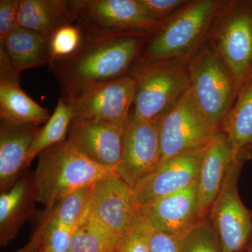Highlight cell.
Returning a JSON list of instances; mask_svg holds the SVG:
<instances>
[{
  "instance_id": "27",
  "label": "cell",
  "mask_w": 252,
  "mask_h": 252,
  "mask_svg": "<svg viewBox=\"0 0 252 252\" xmlns=\"http://www.w3.org/2000/svg\"><path fill=\"white\" fill-rule=\"evenodd\" d=\"M42 237V247L58 251H69L76 229L46 216L38 228Z\"/></svg>"
},
{
  "instance_id": "1",
  "label": "cell",
  "mask_w": 252,
  "mask_h": 252,
  "mask_svg": "<svg viewBox=\"0 0 252 252\" xmlns=\"http://www.w3.org/2000/svg\"><path fill=\"white\" fill-rule=\"evenodd\" d=\"M82 32V40L77 51L68 57L53 61L49 65L63 94L130 74L150 36Z\"/></svg>"
},
{
  "instance_id": "3",
  "label": "cell",
  "mask_w": 252,
  "mask_h": 252,
  "mask_svg": "<svg viewBox=\"0 0 252 252\" xmlns=\"http://www.w3.org/2000/svg\"><path fill=\"white\" fill-rule=\"evenodd\" d=\"M221 4L217 0L190 1L149 36L138 63L187 60L211 31Z\"/></svg>"
},
{
  "instance_id": "26",
  "label": "cell",
  "mask_w": 252,
  "mask_h": 252,
  "mask_svg": "<svg viewBox=\"0 0 252 252\" xmlns=\"http://www.w3.org/2000/svg\"><path fill=\"white\" fill-rule=\"evenodd\" d=\"M178 238L180 252H223L220 238L207 219Z\"/></svg>"
},
{
  "instance_id": "29",
  "label": "cell",
  "mask_w": 252,
  "mask_h": 252,
  "mask_svg": "<svg viewBox=\"0 0 252 252\" xmlns=\"http://www.w3.org/2000/svg\"><path fill=\"white\" fill-rule=\"evenodd\" d=\"M152 228L143 217L122 238L118 252H149V241Z\"/></svg>"
},
{
  "instance_id": "21",
  "label": "cell",
  "mask_w": 252,
  "mask_h": 252,
  "mask_svg": "<svg viewBox=\"0 0 252 252\" xmlns=\"http://www.w3.org/2000/svg\"><path fill=\"white\" fill-rule=\"evenodd\" d=\"M0 46L4 47L15 70L20 74L51 64L50 41L35 31L18 26Z\"/></svg>"
},
{
  "instance_id": "12",
  "label": "cell",
  "mask_w": 252,
  "mask_h": 252,
  "mask_svg": "<svg viewBox=\"0 0 252 252\" xmlns=\"http://www.w3.org/2000/svg\"><path fill=\"white\" fill-rule=\"evenodd\" d=\"M90 208L94 216L121 238L144 217L142 205L133 189L115 172L93 186Z\"/></svg>"
},
{
  "instance_id": "10",
  "label": "cell",
  "mask_w": 252,
  "mask_h": 252,
  "mask_svg": "<svg viewBox=\"0 0 252 252\" xmlns=\"http://www.w3.org/2000/svg\"><path fill=\"white\" fill-rule=\"evenodd\" d=\"M158 130L161 149L160 163L205 145L216 133L199 111L190 89L158 119Z\"/></svg>"
},
{
  "instance_id": "30",
  "label": "cell",
  "mask_w": 252,
  "mask_h": 252,
  "mask_svg": "<svg viewBox=\"0 0 252 252\" xmlns=\"http://www.w3.org/2000/svg\"><path fill=\"white\" fill-rule=\"evenodd\" d=\"M139 1L151 16L162 22L190 2L185 0H139Z\"/></svg>"
},
{
  "instance_id": "33",
  "label": "cell",
  "mask_w": 252,
  "mask_h": 252,
  "mask_svg": "<svg viewBox=\"0 0 252 252\" xmlns=\"http://www.w3.org/2000/svg\"><path fill=\"white\" fill-rule=\"evenodd\" d=\"M42 237H41L40 232L37 230L35 234L27 245L14 252H38L42 247Z\"/></svg>"
},
{
  "instance_id": "24",
  "label": "cell",
  "mask_w": 252,
  "mask_h": 252,
  "mask_svg": "<svg viewBox=\"0 0 252 252\" xmlns=\"http://www.w3.org/2000/svg\"><path fill=\"white\" fill-rule=\"evenodd\" d=\"M74 115L70 106L62 97L59 99L48 122L39 128L30 149L28 164L43 151L67 140V135Z\"/></svg>"
},
{
  "instance_id": "9",
  "label": "cell",
  "mask_w": 252,
  "mask_h": 252,
  "mask_svg": "<svg viewBox=\"0 0 252 252\" xmlns=\"http://www.w3.org/2000/svg\"><path fill=\"white\" fill-rule=\"evenodd\" d=\"M135 81L130 74L92 84L63 94L73 119L103 121L125 126L135 98Z\"/></svg>"
},
{
  "instance_id": "7",
  "label": "cell",
  "mask_w": 252,
  "mask_h": 252,
  "mask_svg": "<svg viewBox=\"0 0 252 252\" xmlns=\"http://www.w3.org/2000/svg\"><path fill=\"white\" fill-rule=\"evenodd\" d=\"M76 22L88 32L153 34L162 21L151 16L139 0H72Z\"/></svg>"
},
{
  "instance_id": "6",
  "label": "cell",
  "mask_w": 252,
  "mask_h": 252,
  "mask_svg": "<svg viewBox=\"0 0 252 252\" xmlns=\"http://www.w3.org/2000/svg\"><path fill=\"white\" fill-rule=\"evenodd\" d=\"M221 6L210 47L231 72L240 92L252 75V1H231L223 10Z\"/></svg>"
},
{
  "instance_id": "37",
  "label": "cell",
  "mask_w": 252,
  "mask_h": 252,
  "mask_svg": "<svg viewBox=\"0 0 252 252\" xmlns=\"http://www.w3.org/2000/svg\"><path fill=\"white\" fill-rule=\"evenodd\" d=\"M247 252V251H246V252Z\"/></svg>"
},
{
  "instance_id": "2",
  "label": "cell",
  "mask_w": 252,
  "mask_h": 252,
  "mask_svg": "<svg viewBox=\"0 0 252 252\" xmlns=\"http://www.w3.org/2000/svg\"><path fill=\"white\" fill-rule=\"evenodd\" d=\"M112 173L85 157L67 140L55 144L38 156L32 175L36 203L50 210L69 194L93 187Z\"/></svg>"
},
{
  "instance_id": "19",
  "label": "cell",
  "mask_w": 252,
  "mask_h": 252,
  "mask_svg": "<svg viewBox=\"0 0 252 252\" xmlns=\"http://www.w3.org/2000/svg\"><path fill=\"white\" fill-rule=\"evenodd\" d=\"M32 175L24 174L12 188L0 195V244L12 241L23 223L36 211Z\"/></svg>"
},
{
  "instance_id": "18",
  "label": "cell",
  "mask_w": 252,
  "mask_h": 252,
  "mask_svg": "<svg viewBox=\"0 0 252 252\" xmlns=\"http://www.w3.org/2000/svg\"><path fill=\"white\" fill-rule=\"evenodd\" d=\"M40 127L33 124L0 122V190H9L22 177L30 149Z\"/></svg>"
},
{
  "instance_id": "25",
  "label": "cell",
  "mask_w": 252,
  "mask_h": 252,
  "mask_svg": "<svg viewBox=\"0 0 252 252\" xmlns=\"http://www.w3.org/2000/svg\"><path fill=\"white\" fill-rule=\"evenodd\" d=\"M91 188L81 189L69 194L54 207L46 210V216L76 229L90 212Z\"/></svg>"
},
{
  "instance_id": "5",
  "label": "cell",
  "mask_w": 252,
  "mask_h": 252,
  "mask_svg": "<svg viewBox=\"0 0 252 252\" xmlns=\"http://www.w3.org/2000/svg\"><path fill=\"white\" fill-rule=\"evenodd\" d=\"M188 66L192 97L212 130L219 132L238 97L236 81L210 46L189 60Z\"/></svg>"
},
{
  "instance_id": "23",
  "label": "cell",
  "mask_w": 252,
  "mask_h": 252,
  "mask_svg": "<svg viewBox=\"0 0 252 252\" xmlns=\"http://www.w3.org/2000/svg\"><path fill=\"white\" fill-rule=\"evenodd\" d=\"M122 238L104 224L90 210L76 228L69 251L118 252Z\"/></svg>"
},
{
  "instance_id": "38",
  "label": "cell",
  "mask_w": 252,
  "mask_h": 252,
  "mask_svg": "<svg viewBox=\"0 0 252 252\" xmlns=\"http://www.w3.org/2000/svg\"></svg>"
},
{
  "instance_id": "22",
  "label": "cell",
  "mask_w": 252,
  "mask_h": 252,
  "mask_svg": "<svg viewBox=\"0 0 252 252\" xmlns=\"http://www.w3.org/2000/svg\"><path fill=\"white\" fill-rule=\"evenodd\" d=\"M225 134L235 157L252 154V75L239 92L233 108L220 130Z\"/></svg>"
},
{
  "instance_id": "11",
  "label": "cell",
  "mask_w": 252,
  "mask_h": 252,
  "mask_svg": "<svg viewBox=\"0 0 252 252\" xmlns=\"http://www.w3.org/2000/svg\"><path fill=\"white\" fill-rule=\"evenodd\" d=\"M160 162L158 119L149 122L130 114L123 134L122 158L115 173L133 188Z\"/></svg>"
},
{
  "instance_id": "13",
  "label": "cell",
  "mask_w": 252,
  "mask_h": 252,
  "mask_svg": "<svg viewBox=\"0 0 252 252\" xmlns=\"http://www.w3.org/2000/svg\"><path fill=\"white\" fill-rule=\"evenodd\" d=\"M207 144L162 162L138 182L132 189L141 205L197 183Z\"/></svg>"
},
{
  "instance_id": "16",
  "label": "cell",
  "mask_w": 252,
  "mask_h": 252,
  "mask_svg": "<svg viewBox=\"0 0 252 252\" xmlns=\"http://www.w3.org/2000/svg\"><path fill=\"white\" fill-rule=\"evenodd\" d=\"M20 73L15 70L6 51L0 46V118L1 121L39 126L49 120V111L34 102L20 84Z\"/></svg>"
},
{
  "instance_id": "34",
  "label": "cell",
  "mask_w": 252,
  "mask_h": 252,
  "mask_svg": "<svg viewBox=\"0 0 252 252\" xmlns=\"http://www.w3.org/2000/svg\"><path fill=\"white\" fill-rule=\"evenodd\" d=\"M39 252H71L70 251H58V250H52V249H49L47 248H44V247H41Z\"/></svg>"
},
{
  "instance_id": "35",
  "label": "cell",
  "mask_w": 252,
  "mask_h": 252,
  "mask_svg": "<svg viewBox=\"0 0 252 252\" xmlns=\"http://www.w3.org/2000/svg\"><path fill=\"white\" fill-rule=\"evenodd\" d=\"M247 252H252V238L251 243L250 244V246H249L248 250H247Z\"/></svg>"
},
{
  "instance_id": "32",
  "label": "cell",
  "mask_w": 252,
  "mask_h": 252,
  "mask_svg": "<svg viewBox=\"0 0 252 252\" xmlns=\"http://www.w3.org/2000/svg\"><path fill=\"white\" fill-rule=\"evenodd\" d=\"M149 252H180L178 236L152 228L149 241Z\"/></svg>"
},
{
  "instance_id": "20",
  "label": "cell",
  "mask_w": 252,
  "mask_h": 252,
  "mask_svg": "<svg viewBox=\"0 0 252 252\" xmlns=\"http://www.w3.org/2000/svg\"><path fill=\"white\" fill-rule=\"evenodd\" d=\"M72 0H19L18 26L51 39L60 28L74 24Z\"/></svg>"
},
{
  "instance_id": "28",
  "label": "cell",
  "mask_w": 252,
  "mask_h": 252,
  "mask_svg": "<svg viewBox=\"0 0 252 252\" xmlns=\"http://www.w3.org/2000/svg\"><path fill=\"white\" fill-rule=\"evenodd\" d=\"M82 37V30L77 24L67 25L60 28L50 39L51 63L74 54L80 45Z\"/></svg>"
},
{
  "instance_id": "8",
  "label": "cell",
  "mask_w": 252,
  "mask_h": 252,
  "mask_svg": "<svg viewBox=\"0 0 252 252\" xmlns=\"http://www.w3.org/2000/svg\"><path fill=\"white\" fill-rule=\"evenodd\" d=\"M250 158L243 155L235 159L207 215V220L220 238L223 252H245L251 243L252 212L245 206L238 192L240 171Z\"/></svg>"
},
{
  "instance_id": "36",
  "label": "cell",
  "mask_w": 252,
  "mask_h": 252,
  "mask_svg": "<svg viewBox=\"0 0 252 252\" xmlns=\"http://www.w3.org/2000/svg\"><path fill=\"white\" fill-rule=\"evenodd\" d=\"M251 212H252V211H251Z\"/></svg>"
},
{
  "instance_id": "17",
  "label": "cell",
  "mask_w": 252,
  "mask_h": 252,
  "mask_svg": "<svg viewBox=\"0 0 252 252\" xmlns=\"http://www.w3.org/2000/svg\"><path fill=\"white\" fill-rule=\"evenodd\" d=\"M236 158L225 134L221 131L216 132L207 144L198 180L199 205L203 219H207Z\"/></svg>"
},
{
  "instance_id": "14",
  "label": "cell",
  "mask_w": 252,
  "mask_h": 252,
  "mask_svg": "<svg viewBox=\"0 0 252 252\" xmlns=\"http://www.w3.org/2000/svg\"><path fill=\"white\" fill-rule=\"evenodd\" d=\"M124 127L103 121L73 119L67 140L92 161L115 172L122 158Z\"/></svg>"
},
{
  "instance_id": "15",
  "label": "cell",
  "mask_w": 252,
  "mask_h": 252,
  "mask_svg": "<svg viewBox=\"0 0 252 252\" xmlns=\"http://www.w3.org/2000/svg\"><path fill=\"white\" fill-rule=\"evenodd\" d=\"M146 220L153 229L179 236L201 220L198 182L142 205Z\"/></svg>"
},
{
  "instance_id": "31",
  "label": "cell",
  "mask_w": 252,
  "mask_h": 252,
  "mask_svg": "<svg viewBox=\"0 0 252 252\" xmlns=\"http://www.w3.org/2000/svg\"><path fill=\"white\" fill-rule=\"evenodd\" d=\"M19 0H0V44L18 27Z\"/></svg>"
},
{
  "instance_id": "4",
  "label": "cell",
  "mask_w": 252,
  "mask_h": 252,
  "mask_svg": "<svg viewBox=\"0 0 252 252\" xmlns=\"http://www.w3.org/2000/svg\"><path fill=\"white\" fill-rule=\"evenodd\" d=\"M189 60L172 59L137 63L130 74L135 81L130 114L135 119H160L190 87Z\"/></svg>"
}]
</instances>
